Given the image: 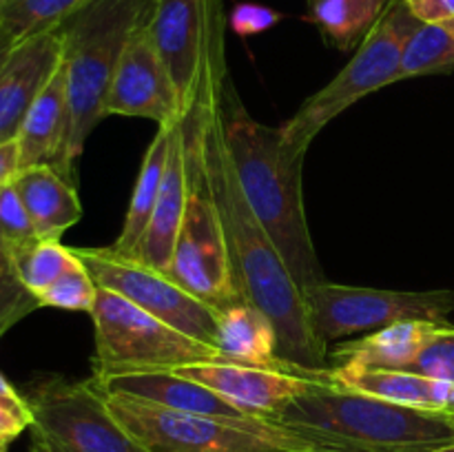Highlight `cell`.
<instances>
[{
	"mask_svg": "<svg viewBox=\"0 0 454 452\" xmlns=\"http://www.w3.org/2000/svg\"><path fill=\"white\" fill-rule=\"evenodd\" d=\"M333 384L403 406L454 412V384L415 370L331 366Z\"/></svg>",
	"mask_w": 454,
	"mask_h": 452,
	"instance_id": "cell-18",
	"label": "cell"
},
{
	"mask_svg": "<svg viewBox=\"0 0 454 452\" xmlns=\"http://www.w3.org/2000/svg\"><path fill=\"white\" fill-rule=\"evenodd\" d=\"M16 40H13L12 34H7V31L0 27V69L4 66V62H7L9 53L13 51V47H16Z\"/></svg>",
	"mask_w": 454,
	"mask_h": 452,
	"instance_id": "cell-35",
	"label": "cell"
},
{
	"mask_svg": "<svg viewBox=\"0 0 454 452\" xmlns=\"http://www.w3.org/2000/svg\"><path fill=\"white\" fill-rule=\"evenodd\" d=\"M153 0H91L60 27L67 96L71 109V162L105 120V100L129 35L145 20Z\"/></svg>",
	"mask_w": 454,
	"mask_h": 452,
	"instance_id": "cell-4",
	"label": "cell"
},
{
	"mask_svg": "<svg viewBox=\"0 0 454 452\" xmlns=\"http://www.w3.org/2000/svg\"><path fill=\"white\" fill-rule=\"evenodd\" d=\"M75 261L78 257L74 255L71 246H65L58 239H35L12 257L18 277L35 297L43 295Z\"/></svg>",
	"mask_w": 454,
	"mask_h": 452,
	"instance_id": "cell-25",
	"label": "cell"
},
{
	"mask_svg": "<svg viewBox=\"0 0 454 452\" xmlns=\"http://www.w3.org/2000/svg\"><path fill=\"white\" fill-rule=\"evenodd\" d=\"M38 238L13 182L0 193V251L12 260L18 251L34 244Z\"/></svg>",
	"mask_w": 454,
	"mask_h": 452,
	"instance_id": "cell-27",
	"label": "cell"
},
{
	"mask_svg": "<svg viewBox=\"0 0 454 452\" xmlns=\"http://www.w3.org/2000/svg\"><path fill=\"white\" fill-rule=\"evenodd\" d=\"M419 25L402 0H390L357 44L348 65L326 87L313 93L291 120L279 124L288 149L306 155L315 137L346 109L357 105L362 97L399 82L403 47Z\"/></svg>",
	"mask_w": 454,
	"mask_h": 452,
	"instance_id": "cell-5",
	"label": "cell"
},
{
	"mask_svg": "<svg viewBox=\"0 0 454 452\" xmlns=\"http://www.w3.org/2000/svg\"><path fill=\"white\" fill-rule=\"evenodd\" d=\"M91 319L96 331V379L124 372L176 370L191 363L224 359L217 346L177 331L106 288H98Z\"/></svg>",
	"mask_w": 454,
	"mask_h": 452,
	"instance_id": "cell-7",
	"label": "cell"
},
{
	"mask_svg": "<svg viewBox=\"0 0 454 452\" xmlns=\"http://www.w3.org/2000/svg\"><path fill=\"white\" fill-rule=\"evenodd\" d=\"M419 22L443 25L454 20V0H402Z\"/></svg>",
	"mask_w": 454,
	"mask_h": 452,
	"instance_id": "cell-31",
	"label": "cell"
},
{
	"mask_svg": "<svg viewBox=\"0 0 454 452\" xmlns=\"http://www.w3.org/2000/svg\"><path fill=\"white\" fill-rule=\"evenodd\" d=\"M434 326L428 322H399L381 331L368 332L362 339L340 346L328 359L333 366L377 368V370H411Z\"/></svg>",
	"mask_w": 454,
	"mask_h": 452,
	"instance_id": "cell-20",
	"label": "cell"
},
{
	"mask_svg": "<svg viewBox=\"0 0 454 452\" xmlns=\"http://www.w3.org/2000/svg\"><path fill=\"white\" fill-rule=\"evenodd\" d=\"M20 171V155H18V142H4L0 144V193L9 186Z\"/></svg>",
	"mask_w": 454,
	"mask_h": 452,
	"instance_id": "cell-33",
	"label": "cell"
},
{
	"mask_svg": "<svg viewBox=\"0 0 454 452\" xmlns=\"http://www.w3.org/2000/svg\"><path fill=\"white\" fill-rule=\"evenodd\" d=\"M204 164L208 186L220 213L235 284L244 300L255 304L275 323L279 357L310 370L331 368L328 346L315 335L310 326L309 306L301 286L295 282L282 253L253 213L235 175L222 122V91L213 102L204 131Z\"/></svg>",
	"mask_w": 454,
	"mask_h": 452,
	"instance_id": "cell-1",
	"label": "cell"
},
{
	"mask_svg": "<svg viewBox=\"0 0 454 452\" xmlns=\"http://www.w3.org/2000/svg\"><path fill=\"white\" fill-rule=\"evenodd\" d=\"M222 122L244 198L282 253L295 282L301 288L324 282L326 277L310 235L301 193L306 155L288 149L279 127L257 122L248 113L229 75L222 87Z\"/></svg>",
	"mask_w": 454,
	"mask_h": 452,
	"instance_id": "cell-2",
	"label": "cell"
},
{
	"mask_svg": "<svg viewBox=\"0 0 454 452\" xmlns=\"http://www.w3.org/2000/svg\"><path fill=\"white\" fill-rule=\"evenodd\" d=\"M186 198H189V175H186L184 140H182L180 120H177L176 127H173V140L171 149H168L158 204H155L149 226H146L145 238H142L140 246L133 255L136 260L167 273L173 251H176L182 220H184Z\"/></svg>",
	"mask_w": 454,
	"mask_h": 452,
	"instance_id": "cell-17",
	"label": "cell"
},
{
	"mask_svg": "<svg viewBox=\"0 0 454 452\" xmlns=\"http://www.w3.org/2000/svg\"><path fill=\"white\" fill-rule=\"evenodd\" d=\"M71 251L87 266L98 288L118 292L177 331L217 346L220 310L191 295L167 273L142 264L136 257L120 255L111 246H71Z\"/></svg>",
	"mask_w": 454,
	"mask_h": 452,
	"instance_id": "cell-10",
	"label": "cell"
},
{
	"mask_svg": "<svg viewBox=\"0 0 454 452\" xmlns=\"http://www.w3.org/2000/svg\"><path fill=\"white\" fill-rule=\"evenodd\" d=\"M443 25H446V27H448V29H450V31H452V34H454V20H450V22H443Z\"/></svg>",
	"mask_w": 454,
	"mask_h": 452,
	"instance_id": "cell-38",
	"label": "cell"
},
{
	"mask_svg": "<svg viewBox=\"0 0 454 452\" xmlns=\"http://www.w3.org/2000/svg\"><path fill=\"white\" fill-rule=\"evenodd\" d=\"M355 3H359V4H366V7H371L372 12H377V13H381L386 9V4L390 3V0H355Z\"/></svg>",
	"mask_w": 454,
	"mask_h": 452,
	"instance_id": "cell-36",
	"label": "cell"
},
{
	"mask_svg": "<svg viewBox=\"0 0 454 452\" xmlns=\"http://www.w3.org/2000/svg\"><path fill=\"white\" fill-rule=\"evenodd\" d=\"M146 16L129 35L102 113L105 118H145L153 120L158 127H168L180 120L182 106L171 75L146 29Z\"/></svg>",
	"mask_w": 454,
	"mask_h": 452,
	"instance_id": "cell-12",
	"label": "cell"
},
{
	"mask_svg": "<svg viewBox=\"0 0 454 452\" xmlns=\"http://www.w3.org/2000/svg\"><path fill=\"white\" fill-rule=\"evenodd\" d=\"M62 31L31 35L13 47L0 69V144L13 142L31 105L62 62Z\"/></svg>",
	"mask_w": 454,
	"mask_h": 452,
	"instance_id": "cell-14",
	"label": "cell"
},
{
	"mask_svg": "<svg viewBox=\"0 0 454 452\" xmlns=\"http://www.w3.org/2000/svg\"><path fill=\"white\" fill-rule=\"evenodd\" d=\"M75 255V253H74ZM98 284L87 270L82 261H75L62 277H58L43 295L38 297L40 306H51V308L75 310V313L91 315L96 306Z\"/></svg>",
	"mask_w": 454,
	"mask_h": 452,
	"instance_id": "cell-26",
	"label": "cell"
},
{
	"mask_svg": "<svg viewBox=\"0 0 454 452\" xmlns=\"http://www.w3.org/2000/svg\"><path fill=\"white\" fill-rule=\"evenodd\" d=\"M16 142L20 168L51 167L69 182L75 180V164L71 162V109L62 62L31 105Z\"/></svg>",
	"mask_w": 454,
	"mask_h": 452,
	"instance_id": "cell-15",
	"label": "cell"
},
{
	"mask_svg": "<svg viewBox=\"0 0 454 452\" xmlns=\"http://www.w3.org/2000/svg\"><path fill=\"white\" fill-rule=\"evenodd\" d=\"M222 0H153L146 29L177 91L182 113L189 109L202 71L204 47Z\"/></svg>",
	"mask_w": 454,
	"mask_h": 452,
	"instance_id": "cell-13",
	"label": "cell"
},
{
	"mask_svg": "<svg viewBox=\"0 0 454 452\" xmlns=\"http://www.w3.org/2000/svg\"><path fill=\"white\" fill-rule=\"evenodd\" d=\"M120 424L149 452H310L301 437L262 417H207L106 394Z\"/></svg>",
	"mask_w": 454,
	"mask_h": 452,
	"instance_id": "cell-6",
	"label": "cell"
},
{
	"mask_svg": "<svg viewBox=\"0 0 454 452\" xmlns=\"http://www.w3.org/2000/svg\"><path fill=\"white\" fill-rule=\"evenodd\" d=\"M96 384L106 394H124V397L155 403L167 410L207 417H248L211 388L176 370L124 372V375L102 377L96 379Z\"/></svg>",
	"mask_w": 454,
	"mask_h": 452,
	"instance_id": "cell-16",
	"label": "cell"
},
{
	"mask_svg": "<svg viewBox=\"0 0 454 452\" xmlns=\"http://www.w3.org/2000/svg\"><path fill=\"white\" fill-rule=\"evenodd\" d=\"M411 370L454 384V326H434Z\"/></svg>",
	"mask_w": 454,
	"mask_h": 452,
	"instance_id": "cell-29",
	"label": "cell"
},
{
	"mask_svg": "<svg viewBox=\"0 0 454 452\" xmlns=\"http://www.w3.org/2000/svg\"><path fill=\"white\" fill-rule=\"evenodd\" d=\"M173 127L176 124L158 127V133L151 140L149 149L145 151V158H142L140 171H137L136 184H133V195L131 202H129L127 215H124L122 229H120V235L115 238V242L111 244V251L120 253V255H136L137 246H140L142 238H145L146 226H149L151 215H153L155 204H158L160 189H162L164 168H167L168 149H171L173 140Z\"/></svg>",
	"mask_w": 454,
	"mask_h": 452,
	"instance_id": "cell-22",
	"label": "cell"
},
{
	"mask_svg": "<svg viewBox=\"0 0 454 452\" xmlns=\"http://www.w3.org/2000/svg\"><path fill=\"white\" fill-rule=\"evenodd\" d=\"M434 452H454V443H450V446H443V448H439V450H434Z\"/></svg>",
	"mask_w": 454,
	"mask_h": 452,
	"instance_id": "cell-37",
	"label": "cell"
},
{
	"mask_svg": "<svg viewBox=\"0 0 454 452\" xmlns=\"http://www.w3.org/2000/svg\"><path fill=\"white\" fill-rule=\"evenodd\" d=\"M0 410L9 412V415L18 417V419L25 421L27 425H31V410L25 394L18 393V390L4 379L3 372H0Z\"/></svg>",
	"mask_w": 454,
	"mask_h": 452,
	"instance_id": "cell-32",
	"label": "cell"
},
{
	"mask_svg": "<svg viewBox=\"0 0 454 452\" xmlns=\"http://www.w3.org/2000/svg\"><path fill=\"white\" fill-rule=\"evenodd\" d=\"M176 372L211 388L244 415L262 417V419L275 417L293 399L310 393L317 386L333 384L331 368L310 370V368L293 366V363L282 368H262L229 362V359H215V362H200L176 368Z\"/></svg>",
	"mask_w": 454,
	"mask_h": 452,
	"instance_id": "cell-11",
	"label": "cell"
},
{
	"mask_svg": "<svg viewBox=\"0 0 454 452\" xmlns=\"http://www.w3.org/2000/svg\"><path fill=\"white\" fill-rule=\"evenodd\" d=\"M454 69V34L446 25L421 22L402 53L399 82L417 75L446 74Z\"/></svg>",
	"mask_w": 454,
	"mask_h": 452,
	"instance_id": "cell-24",
	"label": "cell"
},
{
	"mask_svg": "<svg viewBox=\"0 0 454 452\" xmlns=\"http://www.w3.org/2000/svg\"><path fill=\"white\" fill-rule=\"evenodd\" d=\"M29 425L18 417L9 415V412L0 410V452H9L12 443L20 437Z\"/></svg>",
	"mask_w": 454,
	"mask_h": 452,
	"instance_id": "cell-34",
	"label": "cell"
},
{
	"mask_svg": "<svg viewBox=\"0 0 454 452\" xmlns=\"http://www.w3.org/2000/svg\"><path fill=\"white\" fill-rule=\"evenodd\" d=\"M315 335L335 339L375 332L399 322H428L446 326L454 310V291H386L315 282L301 288Z\"/></svg>",
	"mask_w": 454,
	"mask_h": 452,
	"instance_id": "cell-9",
	"label": "cell"
},
{
	"mask_svg": "<svg viewBox=\"0 0 454 452\" xmlns=\"http://www.w3.org/2000/svg\"><path fill=\"white\" fill-rule=\"evenodd\" d=\"M282 20V13L275 9L266 7V4L257 3H239L235 4L233 12L229 13V27L233 34L242 35H257L262 31H269Z\"/></svg>",
	"mask_w": 454,
	"mask_h": 452,
	"instance_id": "cell-30",
	"label": "cell"
},
{
	"mask_svg": "<svg viewBox=\"0 0 454 452\" xmlns=\"http://www.w3.org/2000/svg\"><path fill=\"white\" fill-rule=\"evenodd\" d=\"M13 189L20 195L40 239H58L78 224L82 204L74 182L51 167L20 168L13 177Z\"/></svg>",
	"mask_w": 454,
	"mask_h": 452,
	"instance_id": "cell-19",
	"label": "cell"
},
{
	"mask_svg": "<svg viewBox=\"0 0 454 452\" xmlns=\"http://www.w3.org/2000/svg\"><path fill=\"white\" fill-rule=\"evenodd\" d=\"M38 308H43L38 297L20 282L12 260L0 251V339Z\"/></svg>",
	"mask_w": 454,
	"mask_h": 452,
	"instance_id": "cell-28",
	"label": "cell"
},
{
	"mask_svg": "<svg viewBox=\"0 0 454 452\" xmlns=\"http://www.w3.org/2000/svg\"><path fill=\"white\" fill-rule=\"evenodd\" d=\"M217 348L224 359L247 366L282 368L291 363L279 357L275 323L251 301H239L222 310Z\"/></svg>",
	"mask_w": 454,
	"mask_h": 452,
	"instance_id": "cell-21",
	"label": "cell"
},
{
	"mask_svg": "<svg viewBox=\"0 0 454 452\" xmlns=\"http://www.w3.org/2000/svg\"><path fill=\"white\" fill-rule=\"evenodd\" d=\"M31 410L29 452H149L106 403L96 379L51 375L25 393Z\"/></svg>",
	"mask_w": 454,
	"mask_h": 452,
	"instance_id": "cell-8",
	"label": "cell"
},
{
	"mask_svg": "<svg viewBox=\"0 0 454 452\" xmlns=\"http://www.w3.org/2000/svg\"><path fill=\"white\" fill-rule=\"evenodd\" d=\"M310 452H434L454 443V412L403 406L322 384L270 417Z\"/></svg>",
	"mask_w": 454,
	"mask_h": 452,
	"instance_id": "cell-3",
	"label": "cell"
},
{
	"mask_svg": "<svg viewBox=\"0 0 454 452\" xmlns=\"http://www.w3.org/2000/svg\"><path fill=\"white\" fill-rule=\"evenodd\" d=\"M91 0H0V27L16 43L56 31Z\"/></svg>",
	"mask_w": 454,
	"mask_h": 452,
	"instance_id": "cell-23",
	"label": "cell"
}]
</instances>
